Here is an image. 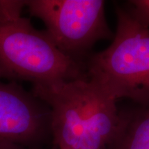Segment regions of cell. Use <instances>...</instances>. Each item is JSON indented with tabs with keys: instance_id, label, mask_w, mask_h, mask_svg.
Here are the masks:
<instances>
[{
	"instance_id": "cell-3",
	"label": "cell",
	"mask_w": 149,
	"mask_h": 149,
	"mask_svg": "<svg viewBox=\"0 0 149 149\" xmlns=\"http://www.w3.org/2000/svg\"><path fill=\"white\" fill-rule=\"evenodd\" d=\"M116 32L109 47L88 55L87 77L117 101L126 98L149 106V29L115 6Z\"/></svg>"
},
{
	"instance_id": "cell-2",
	"label": "cell",
	"mask_w": 149,
	"mask_h": 149,
	"mask_svg": "<svg viewBox=\"0 0 149 149\" xmlns=\"http://www.w3.org/2000/svg\"><path fill=\"white\" fill-rule=\"evenodd\" d=\"M26 1L0 0V80L48 84L86 77L85 65L64 55L46 31L22 16Z\"/></svg>"
},
{
	"instance_id": "cell-7",
	"label": "cell",
	"mask_w": 149,
	"mask_h": 149,
	"mask_svg": "<svg viewBox=\"0 0 149 149\" xmlns=\"http://www.w3.org/2000/svg\"><path fill=\"white\" fill-rule=\"evenodd\" d=\"M126 8L129 13L139 23L149 29V0H132L128 1Z\"/></svg>"
},
{
	"instance_id": "cell-5",
	"label": "cell",
	"mask_w": 149,
	"mask_h": 149,
	"mask_svg": "<svg viewBox=\"0 0 149 149\" xmlns=\"http://www.w3.org/2000/svg\"><path fill=\"white\" fill-rule=\"evenodd\" d=\"M51 110L16 81L0 80V141L29 148L52 141Z\"/></svg>"
},
{
	"instance_id": "cell-8",
	"label": "cell",
	"mask_w": 149,
	"mask_h": 149,
	"mask_svg": "<svg viewBox=\"0 0 149 149\" xmlns=\"http://www.w3.org/2000/svg\"><path fill=\"white\" fill-rule=\"evenodd\" d=\"M0 149H44V148H29L8 141H0Z\"/></svg>"
},
{
	"instance_id": "cell-4",
	"label": "cell",
	"mask_w": 149,
	"mask_h": 149,
	"mask_svg": "<svg viewBox=\"0 0 149 149\" xmlns=\"http://www.w3.org/2000/svg\"><path fill=\"white\" fill-rule=\"evenodd\" d=\"M103 0H29L31 15L40 19L57 48L73 60L83 59L97 42L114 37L108 25ZM85 59V58H84Z\"/></svg>"
},
{
	"instance_id": "cell-6",
	"label": "cell",
	"mask_w": 149,
	"mask_h": 149,
	"mask_svg": "<svg viewBox=\"0 0 149 149\" xmlns=\"http://www.w3.org/2000/svg\"><path fill=\"white\" fill-rule=\"evenodd\" d=\"M107 149H149V106L122 111L120 128Z\"/></svg>"
},
{
	"instance_id": "cell-1",
	"label": "cell",
	"mask_w": 149,
	"mask_h": 149,
	"mask_svg": "<svg viewBox=\"0 0 149 149\" xmlns=\"http://www.w3.org/2000/svg\"><path fill=\"white\" fill-rule=\"evenodd\" d=\"M34 95L51 110L56 149H107L120 128L116 100L88 77L33 85Z\"/></svg>"
}]
</instances>
